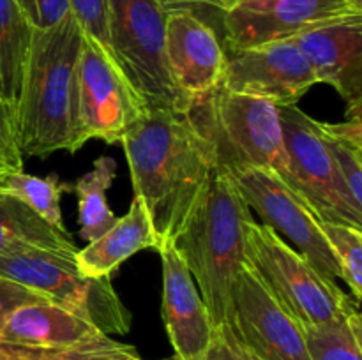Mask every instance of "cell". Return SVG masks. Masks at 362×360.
<instances>
[{"label":"cell","mask_w":362,"mask_h":360,"mask_svg":"<svg viewBox=\"0 0 362 360\" xmlns=\"http://www.w3.org/2000/svg\"><path fill=\"white\" fill-rule=\"evenodd\" d=\"M134 196L147 207L159 251L172 246L216 168L212 145L186 112L148 109L120 140Z\"/></svg>","instance_id":"cell-1"},{"label":"cell","mask_w":362,"mask_h":360,"mask_svg":"<svg viewBox=\"0 0 362 360\" xmlns=\"http://www.w3.org/2000/svg\"><path fill=\"white\" fill-rule=\"evenodd\" d=\"M85 34L73 14L32 34L14 134L21 155L76 152L78 67Z\"/></svg>","instance_id":"cell-2"},{"label":"cell","mask_w":362,"mask_h":360,"mask_svg":"<svg viewBox=\"0 0 362 360\" xmlns=\"http://www.w3.org/2000/svg\"><path fill=\"white\" fill-rule=\"evenodd\" d=\"M250 207L232 176L216 166L172 247L189 268L212 325L228 320L235 275L246 265L244 226Z\"/></svg>","instance_id":"cell-3"},{"label":"cell","mask_w":362,"mask_h":360,"mask_svg":"<svg viewBox=\"0 0 362 360\" xmlns=\"http://www.w3.org/2000/svg\"><path fill=\"white\" fill-rule=\"evenodd\" d=\"M184 112L212 145L216 166L269 169L293 189L278 106L218 87L189 99Z\"/></svg>","instance_id":"cell-4"},{"label":"cell","mask_w":362,"mask_h":360,"mask_svg":"<svg viewBox=\"0 0 362 360\" xmlns=\"http://www.w3.org/2000/svg\"><path fill=\"white\" fill-rule=\"evenodd\" d=\"M244 240L246 263L300 327L336 323L359 307L336 284L334 277L318 270L299 251H293L271 226L247 219Z\"/></svg>","instance_id":"cell-5"},{"label":"cell","mask_w":362,"mask_h":360,"mask_svg":"<svg viewBox=\"0 0 362 360\" xmlns=\"http://www.w3.org/2000/svg\"><path fill=\"white\" fill-rule=\"evenodd\" d=\"M0 277L39 293L55 306L90 321L105 335H126L133 316L110 277H87L76 253L27 251L0 256Z\"/></svg>","instance_id":"cell-6"},{"label":"cell","mask_w":362,"mask_h":360,"mask_svg":"<svg viewBox=\"0 0 362 360\" xmlns=\"http://www.w3.org/2000/svg\"><path fill=\"white\" fill-rule=\"evenodd\" d=\"M112 55L147 109H186L165 56L166 13L159 0H106Z\"/></svg>","instance_id":"cell-7"},{"label":"cell","mask_w":362,"mask_h":360,"mask_svg":"<svg viewBox=\"0 0 362 360\" xmlns=\"http://www.w3.org/2000/svg\"><path fill=\"white\" fill-rule=\"evenodd\" d=\"M293 191L324 221L362 229V208L350 198L317 119L299 106H278Z\"/></svg>","instance_id":"cell-8"},{"label":"cell","mask_w":362,"mask_h":360,"mask_svg":"<svg viewBox=\"0 0 362 360\" xmlns=\"http://www.w3.org/2000/svg\"><path fill=\"white\" fill-rule=\"evenodd\" d=\"M145 112L115 60L85 35L78 67L76 152L90 140L120 143Z\"/></svg>","instance_id":"cell-9"},{"label":"cell","mask_w":362,"mask_h":360,"mask_svg":"<svg viewBox=\"0 0 362 360\" xmlns=\"http://www.w3.org/2000/svg\"><path fill=\"white\" fill-rule=\"evenodd\" d=\"M264 224L288 236L299 253L318 270L341 279V267L325 240L320 217L288 184L276 173L262 168L225 169Z\"/></svg>","instance_id":"cell-10"},{"label":"cell","mask_w":362,"mask_h":360,"mask_svg":"<svg viewBox=\"0 0 362 360\" xmlns=\"http://www.w3.org/2000/svg\"><path fill=\"white\" fill-rule=\"evenodd\" d=\"M226 321L258 360H311L300 323L247 263L232 284Z\"/></svg>","instance_id":"cell-11"},{"label":"cell","mask_w":362,"mask_h":360,"mask_svg":"<svg viewBox=\"0 0 362 360\" xmlns=\"http://www.w3.org/2000/svg\"><path fill=\"white\" fill-rule=\"evenodd\" d=\"M356 16L362 13L349 0H260L235 4L221 16V27L226 46L237 53Z\"/></svg>","instance_id":"cell-12"},{"label":"cell","mask_w":362,"mask_h":360,"mask_svg":"<svg viewBox=\"0 0 362 360\" xmlns=\"http://www.w3.org/2000/svg\"><path fill=\"white\" fill-rule=\"evenodd\" d=\"M313 85L317 78L296 42L278 41L233 53L226 59L219 87L276 106H292Z\"/></svg>","instance_id":"cell-13"},{"label":"cell","mask_w":362,"mask_h":360,"mask_svg":"<svg viewBox=\"0 0 362 360\" xmlns=\"http://www.w3.org/2000/svg\"><path fill=\"white\" fill-rule=\"evenodd\" d=\"M165 56L173 85L187 101L219 87L226 53L214 28L189 11L166 14Z\"/></svg>","instance_id":"cell-14"},{"label":"cell","mask_w":362,"mask_h":360,"mask_svg":"<svg viewBox=\"0 0 362 360\" xmlns=\"http://www.w3.org/2000/svg\"><path fill=\"white\" fill-rule=\"evenodd\" d=\"M290 41L308 60L317 83L331 85L345 99L346 115L362 116V16L311 28Z\"/></svg>","instance_id":"cell-15"},{"label":"cell","mask_w":362,"mask_h":360,"mask_svg":"<svg viewBox=\"0 0 362 360\" xmlns=\"http://www.w3.org/2000/svg\"><path fill=\"white\" fill-rule=\"evenodd\" d=\"M163 263V321L179 360H207L212 321L189 268L172 246L159 251Z\"/></svg>","instance_id":"cell-16"},{"label":"cell","mask_w":362,"mask_h":360,"mask_svg":"<svg viewBox=\"0 0 362 360\" xmlns=\"http://www.w3.org/2000/svg\"><path fill=\"white\" fill-rule=\"evenodd\" d=\"M101 332L78 314L52 302L16 307L0 330V342L25 346H73L101 337Z\"/></svg>","instance_id":"cell-17"},{"label":"cell","mask_w":362,"mask_h":360,"mask_svg":"<svg viewBox=\"0 0 362 360\" xmlns=\"http://www.w3.org/2000/svg\"><path fill=\"white\" fill-rule=\"evenodd\" d=\"M144 249H159L147 207L134 196L126 215L87 247L78 249V268L87 277H112L113 272L133 254Z\"/></svg>","instance_id":"cell-18"},{"label":"cell","mask_w":362,"mask_h":360,"mask_svg":"<svg viewBox=\"0 0 362 360\" xmlns=\"http://www.w3.org/2000/svg\"><path fill=\"white\" fill-rule=\"evenodd\" d=\"M34 28L16 0H0V106L16 120ZM16 136V134H14Z\"/></svg>","instance_id":"cell-19"},{"label":"cell","mask_w":362,"mask_h":360,"mask_svg":"<svg viewBox=\"0 0 362 360\" xmlns=\"http://www.w3.org/2000/svg\"><path fill=\"white\" fill-rule=\"evenodd\" d=\"M37 249L78 253L69 233L55 229L23 201L0 191V256Z\"/></svg>","instance_id":"cell-20"},{"label":"cell","mask_w":362,"mask_h":360,"mask_svg":"<svg viewBox=\"0 0 362 360\" xmlns=\"http://www.w3.org/2000/svg\"><path fill=\"white\" fill-rule=\"evenodd\" d=\"M94 168L74 182L73 191L78 196V221L80 236L94 242L105 235L117 222V215L106 201V191L117 175V162L108 155L95 159Z\"/></svg>","instance_id":"cell-21"},{"label":"cell","mask_w":362,"mask_h":360,"mask_svg":"<svg viewBox=\"0 0 362 360\" xmlns=\"http://www.w3.org/2000/svg\"><path fill=\"white\" fill-rule=\"evenodd\" d=\"M0 360H144L134 346L110 335L73 346H25L0 342Z\"/></svg>","instance_id":"cell-22"},{"label":"cell","mask_w":362,"mask_h":360,"mask_svg":"<svg viewBox=\"0 0 362 360\" xmlns=\"http://www.w3.org/2000/svg\"><path fill=\"white\" fill-rule=\"evenodd\" d=\"M317 126L350 198L362 208V116H349L339 124L317 120Z\"/></svg>","instance_id":"cell-23"},{"label":"cell","mask_w":362,"mask_h":360,"mask_svg":"<svg viewBox=\"0 0 362 360\" xmlns=\"http://www.w3.org/2000/svg\"><path fill=\"white\" fill-rule=\"evenodd\" d=\"M0 191L23 201L49 226L62 233H69L62 222L60 196L66 191H73V186L62 182L55 173L48 176L28 175L25 172L9 173L0 182Z\"/></svg>","instance_id":"cell-24"},{"label":"cell","mask_w":362,"mask_h":360,"mask_svg":"<svg viewBox=\"0 0 362 360\" xmlns=\"http://www.w3.org/2000/svg\"><path fill=\"white\" fill-rule=\"evenodd\" d=\"M311 360H362V318L359 307L343 320L303 327Z\"/></svg>","instance_id":"cell-25"},{"label":"cell","mask_w":362,"mask_h":360,"mask_svg":"<svg viewBox=\"0 0 362 360\" xmlns=\"http://www.w3.org/2000/svg\"><path fill=\"white\" fill-rule=\"evenodd\" d=\"M320 228L325 240L331 246L339 267L341 279L349 284L354 300L361 304L362 299V229L354 226L331 222L320 219Z\"/></svg>","instance_id":"cell-26"},{"label":"cell","mask_w":362,"mask_h":360,"mask_svg":"<svg viewBox=\"0 0 362 360\" xmlns=\"http://www.w3.org/2000/svg\"><path fill=\"white\" fill-rule=\"evenodd\" d=\"M69 11L87 37L94 39L103 52L112 56L108 34V4L106 0H67Z\"/></svg>","instance_id":"cell-27"},{"label":"cell","mask_w":362,"mask_h":360,"mask_svg":"<svg viewBox=\"0 0 362 360\" xmlns=\"http://www.w3.org/2000/svg\"><path fill=\"white\" fill-rule=\"evenodd\" d=\"M207 360H258L233 334L228 321H223L212 327L211 346Z\"/></svg>","instance_id":"cell-28"},{"label":"cell","mask_w":362,"mask_h":360,"mask_svg":"<svg viewBox=\"0 0 362 360\" xmlns=\"http://www.w3.org/2000/svg\"><path fill=\"white\" fill-rule=\"evenodd\" d=\"M16 2L35 30L53 27L71 13L67 0H16Z\"/></svg>","instance_id":"cell-29"},{"label":"cell","mask_w":362,"mask_h":360,"mask_svg":"<svg viewBox=\"0 0 362 360\" xmlns=\"http://www.w3.org/2000/svg\"><path fill=\"white\" fill-rule=\"evenodd\" d=\"M16 172H23V155L18 148L13 120L0 106V180Z\"/></svg>","instance_id":"cell-30"},{"label":"cell","mask_w":362,"mask_h":360,"mask_svg":"<svg viewBox=\"0 0 362 360\" xmlns=\"http://www.w3.org/2000/svg\"><path fill=\"white\" fill-rule=\"evenodd\" d=\"M32 302H49V300H46L45 296L32 292V289L25 288V286L0 277V330L16 307Z\"/></svg>","instance_id":"cell-31"},{"label":"cell","mask_w":362,"mask_h":360,"mask_svg":"<svg viewBox=\"0 0 362 360\" xmlns=\"http://www.w3.org/2000/svg\"><path fill=\"white\" fill-rule=\"evenodd\" d=\"M159 4L166 14L177 13V11H189V13L202 18V14H205L207 11H214L223 16L226 11L235 6L237 0H159Z\"/></svg>","instance_id":"cell-32"},{"label":"cell","mask_w":362,"mask_h":360,"mask_svg":"<svg viewBox=\"0 0 362 360\" xmlns=\"http://www.w3.org/2000/svg\"><path fill=\"white\" fill-rule=\"evenodd\" d=\"M350 4H352V7L356 11H359V13H362V0H349Z\"/></svg>","instance_id":"cell-33"},{"label":"cell","mask_w":362,"mask_h":360,"mask_svg":"<svg viewBox=\"0 0 362 360\" xmlns=\"http://www.w3.org/2000/svg\"><path fill=\"white\" fill-rule=\"evenodd\" d=\"M240 2H260V0H237V4Z\"/></svg>","instance_id":"cell-34"},{"label":"cell","mask_w":362,"mask_h":360,"mask_svg":"<svg viewBox=\"0 0 362 360\" xmlns=\"http://www.w3.org/2000/svg\"><path fill=\"white\" fill-rule=\"evenodd\" d=\"M159 360H179V359H177V356L173 355V356H166V359H159Z\"/></svg>","instance_id":"cell-35"},{"label":"cell","mask_w":362,"mask_h":360,"mask_svg":"<svg viewBox=\"0 0 362 360\" xmlns=\"http://www.w3.org/2000/svg\"><path fill=\"white\" fill-rule=\"evenodd\" d=\"M0 182H2V180H0Z\"/></svg>","instance_id":"cell-36"}]
</instances>
